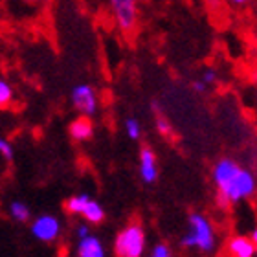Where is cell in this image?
Wrapping results in <instances>:
<instances>
[{
	"label": "cell",
	"instance_id": "cell-1",
	"mask_svg": "<svg viewBox=\"0 0 257 257\" xmlns=\"http://www.w3.org/2000/svg\"><path fill=\"white\" fill-rule=\"evenodd\" d=\"M215 202L220 209H230L257 195V175L230 156H222L211 167Z\"/></svg>",
	"mask_w": 257,
	"mask_h": 257
},
{
	"label": "cell",
	"instance_id": "cell-2",
	"mask_svg": "<svg viewBox=\"0 0 257 257\" xmlns=\"http://www.w3.org/2000/svg\"><path fill=\"white\" fill-rule=\"evenodd\" d=\"M180 246L202 255H213L219 246V235L208 215L200 211H191L188 215V231L180 237Z\"/></svg>",
	"mask_w": 257,
	"mask_h": 257
},
{
	"label": "cell",
	"instance_id": "cell-3",
	"mask_svg": "<svg viewBox=\"0 0 257 257\" xmlns=\"http://www.w3.org/2000/svg\"><path fill=\"white\" fill-rule=\"evenodd\" d=\"M112 252L116 257H144L147 252V235L140 220H131L114 237Z\"/></svg>",
	"mask_w": 257,
	"mask_h": 257
},
{
	"label": "cell",
	"instance_id": "cell-4",
	"mask_svg": "<svg viewBox=\"0 0 257 257\" xmlns=\"http://www.w3.org/2000/svg\"><path fill=\"white\" fill-rule=\"evenodd\" d=\"M64 211L74 217H81V219L88 222V224H101L105 220V209L96 198H92L88 193H75L72 197H68L63 204Z\"/></svg>",
	"mask_w": 257,
	"mask_h": 257
},
{
	"label": "cell",
	"instance_id": "cell-5",
	"mask_svg": "<svg viewBox=\"0 0 257 257\" xmlns=\"http://www.w3.org/2000/svg\"><path fill=\"white\" fill-rule=\"evenodd\" d=\"M110 15L121 33H133L138 24V0H108Z\"/></svg>",
	"mask_w": 257,
	"mask_h": 257
},
{
	"label": "cell",
	"instance_id": "cell-6",
	"mask_svg": "<svg viewBox=\"0 0 257 257\" xmlns=\"http://www.w3.org/2000/svg\"><path fill=\"white\" fill-rule=\"evenodd\" d=\"M30 231L39 242L44 244H54L63 233V224L59 217L52 213H41L30 222Z\"/></svg>",
	"mask_w": 257,
	"mask_h": 257
},
{
	"label": "cell",
	"instance_id": "cell-7",
	"mask_svg": "<svg viewBox=\"0 0 257 257\" xmlns=\"http://www.w3.org/2000/svg\"><path fill=\"white\" fill-rule=\"evenodd\" d=\"M70 101H72V107L79 116H96L97 108H99V99H97V92L96 88L88 83H81V85H75L70 92Z\"/></svg>",
	"mask_w": 257,
	"mask_h": 257
},
{
	"label": "cell",
	"instance_id": "cell-8",
	"mask_svg": "<svg viewBox=\"0 0 257 257\" xmlns=\"http://www.w3.org/2000/svg\"><path fill=\"white\" fill-rule=\"evenodd\" d=\"M138 175L140 180L147 186L155 184L158 180V160L156 153L151 145H142L138 155Z\"/></svg>",
	"mask_w": 257,
	"mask_h": 257
},
{
	"label": "cell",
	"instance_id": "cell-9",
	"mask_svg": "<svg viewBox=\"0 0 257 257\" xmlns=\"http://www.w3.org/2000/svg\"><path fill=\"white\" fill-rule=\"evenodd\" d=\"M224 253L228 257H257V246L250 235L233 233L226 241Z\"/></svg>",
	"mask_w": 257,
	"mask_h": 257
},
{
	"label": "cell",
	"instance_id": "cell-10",
	"mask_svg": "<svg viewBox=\"0 0 257 257\" xmlns=\"http://www.w3.org/2000/svg\"><path fill=\"white\" fill-rule=\"evenodd\" d=\"M75 255L79 257H107L105 252V244L96 233H90V235L83 237V239H77V244H75Z\"/></svg>",
	"mask_w": 257,
	"mask_h": 257
},
{
	"label": "cell",
	"instance_id": "cell-11",
	"mask_svg": "<svg viewBox=\"0 0 257 257\" xmlns=\"http://www.w3.org/2000/svg\"><path fill=\"white\" fill-rule=\"evenodd\" d=\"M68 136L77 144L88 142L94 136V123L88 116H77L68 123Z\"/></svg>",
	"mask_w": 257,
	"mask_h": 257
},
{
	"label": "cell",
	"instance_id": "cell-12",
	"mask_svg": "<svg viewBox=\"0 0 257 257\" xmlns=\"http://www.w3.org/2000/svg\"><path fill=\"white\" fill-rule=\"evenodd\" d=\"M8 215H10L11 220H15V222H32V209L28 206L26 202H22V200H11L8 204Z\"/></svg>",
	"mask_w": 257,
	"mask_h": 257
},
{
	"label": "cell",
	"instance_id": "cell-13",
	"mask_svg": "<svg viewBox=\"0 0 257 257\" xmlns=\"http://www.w3.org/2000/svg\"><path fill=\"white\" fill-rule=\"evenodd\" d=\"M151 108L155 110V127H156V133L160 134V136H164V138H167V136H171L173 134V125L171 121L167 119V116L164 112H162L160 105L156 101L151 103Z\"/></svg>",
	"mask_w": 257,
	"mask_h": 257
},
{
	"label": "cell",
	"instance_id": "cell-14",
	"mask_svg": "<svg viewBox=\"0 0 257 257\" xmlns=\"http://www.w3.org/2000/svg\"><path fill=\"white\" fill-rule=\"evenodd\" d=\"M13 96H15V92H13V86L8 79H0V108L6 110V108L10 107L11 101H13Z\"/></svg>",
	"mask_w": 257,
	"mask_h": 257
},
{
	"label": "cell",
	"instance_id": "cell-15",
	"mask_svg": "<svg viewBox=\"0 0 257 257\" xmlns=\"http://www.w3.org/2000/svg\"><path fill=\"white\" fill-rule=\"evenodd\" d=\"M123 127H125V134L128 136V140L138 142V140L142 138V123H140L138 118H127Z\"/></svg>",
	"mask_w": 257,
	"mask_h": 257
},
{
	"label": "cell",
	"instance_id": "cell-16",
	"mask_svg": "<svg viewBox=\"0 0 257 257\" xmlns=\"http://www.w3.org/2000/svg\"><path fill=\"white\" fill-rule=\"evenodd\" d=\"M147 257H175L173 255V248L167 244V242H156L155 246L149 250V255Z\"/></svg>",
	"mask_w": 257,
	"mask_h": 257
},
{
	"label": "cell",
	"instance_id": "cell-17",
	"mask_svg": "<svg viewBox=\"0 0 257 257\" xmlns=\"http://www.w3.org/2000/svg\"><path fill=\"white\" fill-rule=\"evenodd\" d=\"M0 155H2V158H4L6 162H13V158H15V149H13V145H11L10 140L0 138Z\"/></svg>",
	"mask_w": 257,
	"mask_h": 257
},
{
	"label": "cell",
	"instance_id": "cell-18",
	"mask_svg": "<svg viewBox=\"0 0 257 257\" xmlns=\"http://www.w3.org/2000/svg\"><path fill=\"white\" fill-rule=\"evenodd\" d=\"M198 77H200L208 86H213V85H217V81H219V72L215 68H204Z\"/></svg>",
	"mask_w": 257,
	"mask_h": 257
},
{
	"label": "cell",
	"instance_id": "cell-19",
	"mask_svg": "<svg viewBox=\"0 0 257 257\" xmlns=\"http://www.w3.org/2000/svg\"><path fill=\"white\" fill-rule=\"evenodd\" d=\"M191 90L197 92V94H200V96H204V94H206V92L209 90V86L206 85V83H204V81L200 79V77H197V79L191 81Z\"/></svg>",
	"mask_w": 257,
	"mask_h": 257
},
{
	"label": "cell",
	"instance_id": "cell-20",
	"mask_svg": "<svg viewBox=\"0 0 257 257\" xmlns=\"http://www.w3.org/2000/svg\"><path fill=\"white\" fill-rule=\"evenodd\" d=\"M90 233L92 231H90V224H88V222H83V224H79L75 228V237H77V239H83V237L90 235Z\"/></svg>",
	"mask_w": 257,
	"mask_h": 257
},
{
	"label": "cell",
	"instance_id": "cell-21",
	"mask_svg": "<svg viewBox=\"0 0 257 257\" xmlns=\"http://www.w3.org/2000/svg\"><path fill=\"white\" fill-rule=\"evenodd\" d=\"M230 6H233V8H242V6H246L250 0H226Z\"/></svg>",
	"mask_w": 257,
	"mask_h": 257
},
{
	"label": "cell",
	"instance_id": "cell-22",
	"mask_svg": "<svg viewBox=\"0 0 257 257\" xmlns=\"http://www.w3.org/2000/svg\"><path fill=\"white\" fill-rule=\"evenodd\" d=\"M250 237H252V241L255 242V246H257V226H253L252 231H250Z\"/></svg>",
	"mask_w": 257,
	"mask_h": 257
},
{
	"label": "cell",
	"instance_id": "cell-23",
	"mask_svg": "<svg viewBox=\"0 0 257 257\" xmlns=\"http://www.w3.org/2000/svg\"><path fill=\"white\" fill-rule=\"evenodd\" d=\"M24 4H32V2H35V0H22Z\"/></svg>",
	"mask_w": 257,
	"mask_h": 257
},
{
	"label": "cell",
	"instance_id": "cell-24",
	"mask_svg": "<svg viewBox=\"0 0 257 257\" xmlns=\"http://www.w3.org/2000/svg\"><path fill=\"white\" fill-rule=\"evenodd\" d=\"M75 257H79V255H75Z\"/></svg>",
	"mask_w": 257,
	"mask_h": 257
},
{
	"label": "cell",
	"instance_id": "cell-25",
	"mask_svg": "<svg viewBox=\"0 0 257 257\" xmlns=\"http://www.w3.org/2000/svg\"><path fill=\"white\" fill-rule=\"evenodd\" d=\"M255 97H257V96H255Z\"/></svg>",
	"mask_w": 257,
	"mask_h": 257
}]
</instances>
